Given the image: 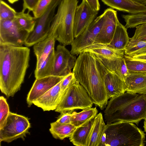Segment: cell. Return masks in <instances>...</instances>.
<instances>
[{"instance_id": "cell-17", "label": "cell", "mask_w": 146, "mask_h": 146, "mask_svg": "<svg viewBox=\"0 0 146 146\" xmlns=\"http://www.w3.org/2000/svg\"><path fill=\"white\" fill-rule=\"evenodd\" d=\"M95 56L96 58L107 69L125 81L129 72L127 68L124 57L107 58Z\"/></svg>"}, {"instance_id": "cell-24", "label": "cell", "mask_w": 146, "mask_h": 146, "mask_svg": "<svg viewBox=\"0 0 146 146\" xmlns=\"http://www.w3.org/2000/svg\"><path fill=\"white\" fill-rule=\"evenodd\" d=\"M105 126L102 114L100 112L94 117L88 146H98Z\"/></svg>"}, {"instance_id": "cell-36", "label": "cell", "mask_w": 146, "mask_h": 146, "mask_svg": "<svg viewBox=\"0 0 146 146\" xmlns=\"http://www.w3.org/2000/svg\"><path fill=\"white\" fill-rule=\"evenodd\" d=\"M72 115V113H71L70 112L60 113V114L56 121L60 124L71 123Z\"/></svg>"}, {"instance_id": "cell-13", "label": "cell", "mask_w": 146, "mask_h": 146, "mask_svg": "<svg viewBox=\"0 0 146 146\" xmlns=\"http://www.w3.org/2000/svg\"><path fill=\"white\" fill-rule=\"evenodd\" d=\"M98 11L93 9L85 0L78 6L75 13L74 32L75 38L87 29L95 20Z\"/></svg>"}, {"instance_id": "cell-33", "label": "cell", "mask_w": 146, "mask_h": 146, "mask_svg": "<svg viewBox=\"0 0 146 146\" xmlns=\"http://www.w3.org/2000/svg\"><path fill=\"white\" fill-rule=\"evenodd\" d=\"M10 112L9 106L6 99L3 96H1L0 97V129H2L5 125Z\"/></svg>"}, {"instance_id": "cell-37", "label": "cell", "mask_w": 146, "mask_h": 146, "mask_svg": "<svg viewBox=\"0 0 146 146\" xmlns=\"http://www.w3.org/2000/svg\"><path fill=\"white\" fill-rule=\"evenodd\" d=\"M75 77L74 74L72 72H71L65 76L61 80L60 84V90L62 94L68 88L72 80Z\"/></svg>"}, {"instance_id": "cell-3", "label": "cell", "mask_w": 146, "mask_h": 146, "mask_svg": "<svg viewBox=\"0 0 146 146\" xmlns=\"http://www.w3.org/2000/svg\"><path fill=\"white\" fill-rule=\"evenodd\" d=\"M104 111L107 123L122 121L138 125L146 118V94L126 92L111 98Z\"/></svg>"}, {"instance_id": "cell-19", "label": "cell", "mask_w": 146, "mask_h": 146, "mask_svg": "<svg viewBox=\"0 0 146 146\" xmlns=\"http://www.w3.org/2000/svg\"><path fill=\"white\" fill-rule=\"evenodd\" d=\"M111 8L129 14L146 12V5L131 0H101Z\"/></svg>"}, {"instance_id": "cell-30", "label": "cell", "mask_w": 146, "mask_h": 146, "mask_svg": "<svg viewBox=\"0 0 146 146\" xmlns=\"http://www.w3.org/2000/svg\"><path fill=\"white\" fill-rule=\"evenodd\" d=\"M122 17L126 22L125 27L126 29L134 28L146 23V12L123 15Z\"/></svg>"}, {"instance_id": "cell-20", "label": "cell", "mask_w": 146, "mask_h": 146, "mask_svg": "<svg viewBox=\"0 0 146 146\" xmlns=\"http://www.w3.org/2000/svg\"><path fill=\"white\" fill-rule=\"evenodd\" d=\"M55 41L53 37H47L33 45L34 52L37 60L35 70L40 68L51 51L54 48Z\"/></svg>"}, {"instance_id": "cell-10", "label": "cell", "mask_w": 146, "mask_h": 146, "mask_svg": "<svg viewBox=\"0 0 146 146\" xmlns=\"http://www.w3.org/2000/svg\"><path fill=\"white\" fill-rule=\"evenodd\" d=\"M105 19V13L98 17L82 33L74 38L71 44V53L78 55L87 47L93 44Z\"/></svg>"}, {"instance_id": "cell-9", "label": "cell", "mask_w": 146, "mask_h": 146, "mask_svg": "<svg viewBox=\"0 0 146 146\" xmlns=\"http://www.w3.org/2000/svg\"><path fill=\"white\" fill-rule=\"evenodd\" d=\"M29 34L15 19L0 20V44L23 46Z\"/></svg>"}, {"instance_id": "cell-21", "label": "cell", "mask_w": 146, "mask_h": 146, "mask_svg": "<svg viewBox=\"0 0 146 146\" xmlns=\"http://www.w3.org/2000/svg\"><path fill=\"white\" fill-rule=\"evenodd\" d=\"M94 118L83 125L76 127L69 137L70 142L73 145L76 146H88Z\"/></svg>"}, {"instance_id": "cell-42", "label": "cell", "mask_w": 146, "mask_h": 146, "mask_svg": "<svg viewBox=\"0 0 146 146\" xmlns=\"http://www.w3.org/2000/svg\"><path fill=\"white\" fill-rule=\"evenodd\" d=\"M11 4H13L15 2H16L18 1L19 0H7Z\"/></svg>"}, {"instance_id": "cell-15", "label": "cell", "mask_w": 146, "mask_h": 146, "mask_svg": "<svg viewBox=\"0 0 146 146\" xmlns=\"http://www.w3.org/2000/svg\"><path fill=\"white\" fill-rule=\"evenodd\" d=\"M64 77L49 76L36 79L27 95V102L28 106L30 107L34 101L58 84Z\"/></svg>"}, {"instance_id": "cell-22", "label": "cell", "mask_w": 146, "mask_h": 146, "mask_svg": "<svg viewBox=\"0 0 146 146\" xmlns=\"http://www.w3.org/2000/svg\"><path fill=\"white\" fill-rule=\"evenodd\" d=\"M127 29L118 21L110 42L107 46L110 48L124 50L129 42Z\"/></svg>"}, {"instance_id": "cell-25", "label": "cell", "mask_w": 146, "mask_h": 146, "mask_svg": "<svg viewBox=\"0 0 146 146\" xmlns=\"http://www.w3.org/2000/svg\"><path fill=\"white\" fill-rule=\"evenodd\" d=\"M50 125L49 130L53 137L61 140L70 137L76 127L71 123L60 124L56 121Z\"/></svg>"}, {"instance_id": "cell-27", "label": "cell", "mask_w": 146, "mask_h": 146, "mask_svg": "<svg viewBox=\"0 0 146 146\" xmlns=\"http://www.w3.org/2000/svg\"><path fill=\"white\" fill-rule=\"evenodd\" d=\"M30 12L28 11L25 13V11L22 10L21 12H17L14 19L20 27L29 33L34 30L37 21V19L29 14Z\"/></svg>"}, {"instance_id": "cell-35", "label": "cell", "mask_w": 146, "mask_h": 146, "mask_svg": "<svg viewBox=\"0 0 146 146\" xmlns=\"http://www.w3.org/2000/svg\"><path fill=\"white\" fill-rule=\"evenodd\" d=\"M136 28L134 35L132 38L146 42V23L140 25Z\"/></svg>"}, {"instance_id": "cell-31", "label": "cell", "mask_w": 146, "mask_h": 146, "mask_svg": "<svg viewBox=\"0 0 146 146\" xmlns=\"http://www.w3.org/2000/svg\"><path fill=\"white\" fill-rule=\"evenodd\" d=\"M124 57L129 72H146V62L134 60L125 55Z\"/></svg>"}, {"instance_id": "cell-26", "label": "cell", "mask_w": 146, "mask_h": 146, "mask_svg": "<svg viewBox=\"0 0 146 146\" xmlns=\"http://www.w3.org/2000/svg\"><path fill=\"white\" fill-rule=\"evenodd\" d=\"M98 113L96 107L86 108L79 113L74 111L72 112L71 123L76 127L83 125L94 118Z\"/></svg>"}, {"instance_id": "cell-14", "label": "cell", "mask_w": 146, "mask_h": 146, "mask_svg": "<svg viewBox=\"0 0 146 146\" xmlns=\"http://www.w3.org/2000/svg\"><path fill=\"white\" fill-rule=\"evenodd\" d=\"M104 12L105 19L93 44H108L113 38L119 21L116 11L108 8L105 10Z\"/></svg>"}, {"instance_id": "cell-38", "label": "cell", "mask_w": 146, "mask_h": 146, "mask_svg": "<svg viewBox=\"0 0 146 146\" xmlns=\"http://www.w3.org/2000/svg\"><path fill=\"white\" fill-rule=\"evenodd\" d=\"M23 9L25 11L27 9L30 12L33 11L39 0H23Z\"/></svg>"}, {"instance_id": "cell-43", "label": "cell", "mask_w": 146, "mask_h": 146, "mask_svg": "<svg viewBox=\"0 0 146 146\" xmlns=\"http://www.w3.org/2000/svg\"><path fill=\"white\" fill-rule=\"evenodd\" d=\"M143 127L144 131L146 133V120H144V122Z\"/></svg>"}, {"instance_id": "cell-41", "label": "cell", "mask_w": 146, "mask_h": 146, "mask_svg": "<svg viewBox=\"0 0 146 146\" xmlns=\"http://www.w3.org/2000/svg\"><path fill=\"white\" fill-rule=\"evenodd\" d=\"M134 2L146 5V0H131Z\"/></svg>"}, {"instance_id": "cell-18", "label": "cell", "mask_w": 146, "mask_h": 146, "mask_svg": "<svg viewBox=\"0 0 146 146\" xmlns=\"http://www.w3.org/2000/svg\"><path fill=\"white\" fill-rule=\"evenodd\" d=\"M125 82L126 92L146 94V72H129Z\"/></svg>"}, {"instance_id": "cell-4", "label": "cell", "mask_w": 146, "mask_h": 146, "mask_svg": "<svg viewBox=\"0 0 146 146\" xmlns=\"http://www.w3.org/2000/svg\"><path fill=\"white\" fill-rule=\"evenodd\" d=\"M145 135L133 123L118 121L107 123L98 146H143Z\"/></svg>"}, {"instance_id": "cell-5", "label": "cell", "mask_w": 146, "mask_h": 146, "mask_svg": "<svg viewBox=\"0 0 146 146\" xmlns=\"http://www.w3.org/2000/svg\"><path fill=\"white\" fill-rule=\"evenodd\" d=\"M78 0H62L52 19L48 37H54L64 46L71 45L74 39V20Z\"/></svg>"}, {"instance_id": "cell-16", "label": "cell", "mask_w": 146, "mask_h": 146, "mask_svg": "<svg viewBox=\"0 0 146 146\" xmlns=\"http://www.w3.org/2000/svg\"><path fill=\"white\" fill-rule=\"evenodd\" d=\"M61 81L34 101L33 104L41 108L44 111L55 110L62 95L60 90Z\"/></svg>"}, {"instance_id": "cell-1", "label": "cell", "mask_w": 146, "mask_h": 146, "mask_svg": "<svg viewBox=\"0 0 146 146\" xmlns=\"http://www.w3.org/2000/svg\"><path fill=\"white\" fill-rule=\"evenodd\" d=\"M28 47L0 44V89L7 98L21 88L29 66Z\"/></svg>"}, {"instance_id": "cell-44", "label": "cell", "mask_w": 146, "mask_h": 146, "mask_svg": "<svg viewBox=\"0 0 146 146\" xmlns=\"http://www.w3.org/2000/svg\"><path fill=\"white\" fill-rule=\"evenodd\" d=\"M144 120H146V118Z\"/></svg>"}, {"instance_id": "cell-32", "label": "cell", "mask_w": 146, "mask_h": 146, "mask_svg": "<svg viewBox=\"0 0 146 146\" xmlns=\"http://www.w3.org/2000/svg\"><path fill=\"white\" fill-rule=\"evenodd\" d=\"M17 12L3 0H0V20H13Z\"/></svg>"}, {"instance_id": "cell-11", "label": "cell", "mask_w": 146, "mask_h": 146, "mask_svg": "<svg viewBox=\"0 0 146 146\" xmlns=\"http://www.w3.org/2000/svg\"><path fill=\"white\" fill-rule=\"evenodd\" d=\"M77 58L65 47L58 45L55 50L53 67L51 76L65 77L72 72Z\"/></svg>"}, {"instance_id": "cell-23", "label": "cell", "mask_w": 146, "mask_h": 146, "mask_svg": "<svg viewBox=\"0 0 146 146\" xmlns=\"http://www.w3.org/2000/svg\"><path fill=\"white\" fill-rule=\"evenodd\" d=\"M84 52H90L96 55L107 58L123 57L124 55L123 50L113 48L101 44H92L85 48L81 53Z\"/></svg>"}, {"instance_id": "cell-29", "label": "cell", "mask_w": 146, "mask_h": 146, "mask_svg": "<svg viewBox=\"0 0 146 146\" xmlns=\"http://www.w3.org/2000/svg\"><path fill=\"white\" fill-rule=\"evenodd\" d=\"M55 52L54 48L41 64L40 68L35 70V76L36 79L51 76L53 69Z\"/></svg>"}, {"instance_id": "cell-6", "label": "cell", "mask_w": 146, "mask_h": 146, "mask_svg": "<svg viewBox=\"0 0 146 146\" xmlns=\"http://www.w3.org/2000/svg\"><path fill=\"white\" fill-rule=\"evenodd\" d=\"M94 103L87 92L75 77L62 93L55 111L70 112L92 107Z\"/></svg>"}, {"instance_id": "cell-28", "label": "cell", "mask_w": 146, "mask_h": 146, "mask_svg": "<svg viewBox=\"0 0 146 146\" xmlns=\"http://www.w3.org/2000/svg\"><path fill=\"white\" fill-rule=\"evenodd\" d=\"M124 55L129 57L146 53V42L130 38L129 41L124 50Z\"/></svg>"}, {"instance_id": "cell-39", "label": "cell", "mask_w": 146, "mask_h": 146, "mask_svg": "<svg viewBox=\"0 0 146 146\" xmlns=\"http://www.w3.org/2000/svg\"><path fill=\"white\" fill-rule=\"evenodd\" d=\"M89 6L94 10L98 11L100 6L98 0H85Z\"/></svg>"}, {"instance_id": "cell-2", "label": "cell", "mask_w": 146, "mask_h": 146, "mask_svg": "<svg viewBox=\"0 0 146 146\" xmlns=\"http://www.w3.org/2000/svg\"><path fill=\"white\" fill-rule=\"evenodd\" d=\"M96 106L105 108L109 99L97 64L95 54L89 52L79 54L72 72Z\"/></svg>"}, {"instance_id": "cell-34", "label": "cell", "mask_w": 146, "mask_h": 146, "mask_svg": "<svg viewBox=\"0 0 146 146\" xmlns=\"http://www.w3.org/2000/svg\"><path fill=\"white\" fill-rule=\"evenodd\" d=\"M52 0H39L32 11L34 17L40 18L44 13Z\"/></svg>"}, {"instance_id": "cell-8", "label": "cell", "mask_w": 146, "mask_h": 146, "mask_svg": "<svg viewBox=\"0 0 146 146\" xmlns=\"http://www.w3.org/2000/svg\"><path fill=\"white\" fill-rule=\"evenodd\" d=\"M61 0H52L44 13L38 19L34 30L25 40L24 44L26 46H33L48 37L56 9Z\"/></svg>"}, {"instance_id": "cell-7", "label": "cell", "mask_w": 146, "mask_h": 146, "mask_svg": "<svg viewBox=\"0 0 146 146\" xmlns=\"http://www.w3.org/2000/svg\"><path fill=\"white\" fill-rule=\"evenodd\" d=\"M31 127L27 117L10 112L5 125L0 129V143H9L19 138L24 140Z\"/></svg>"}, {"instance_id": "cell-40", "label": "cell", "mask_w": 146, "mask_h": 146, "mask_svg": "<svg viewBox=\"0 0 146 146\" xmlns=\"http://www.w3.org/2000/svg\"><path fill=\"white\" fill-rule=\"evenodd\" d=\"M130 58L134 60L146 62V53Z\"/></svg>"}, {"instance_id": "cell-12", "label": "cell", "mask_w": 146, "mask_h": 146, "mask_svg": "<svg viewBox=\"0 0 146 146\" xmlns=\"http://www.w3.org/2000/svg\"><path fill=\"white\" fill-rule=\"evenodd\" d=\"M96 60L98 68L109 99L125 93L126 92L125 81Z\"/></svg>"}]
</instances>
